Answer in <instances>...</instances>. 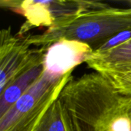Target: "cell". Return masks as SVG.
<instances>
[{
    "mask_svg": "<svg viewBox=\"0 0 131 131\" xmlns=\"http://www.w3.org/2000/svg\"><path fill=\"white\" fill-rule=\"evenodd\" d=\"M128 29H131V8H119L107 5L84 12L64 26L23 38L30 46H48L67 39L88 44L95 50L115 35Z\"/></svg>",
    "mask_w": 131,
    "mask_h": 131,
    "instance_id": "7a4b0ae2",
    "label": "cell"
},
{
    "mask_svg": "<svg viewBox=\"0 0 131 131\" xmlns=\"http://www.w3.org/2000/svg\"><path fill=\"white\" fill-rule=\"evenodd\" d=\"M58 100L65 131H131V96L98 72L71 77Z\"/></svg>",
    "mask_w": 131,
    "mask_h": 131,
    "instance_id": "6da1fadb",
    "label": "cell"
},
{
    "mask_svg": "<svg viewBox=\"0 0 131 131\" xmlns=\"http://www.w3.org/2000/svg\"><path fill=\"white\" fill-rule=\"evenodd\" d=\"M35 131H65L58 100L48 110Z\"/></svg>",
    "mask_w": 131,
    "mask_h": 131,
    "instance_id": "9c48e42d",
    "label": "cell"
},
{
    "mask_svg": "<svg viewBox=\"0 0 131 131\" xmlns=\"http://www.w3.org/2000/svg\"><path fill=\"white\" fill-rule=\"evenodd\" d=\"M86 63L91 68L102 74L131 71V39L106 51H94Z\"/></svg>",
    "mask_w": 131,
    "mask_h": 131,
    "instance_id": "ba28073f",
    "label": "cell"
},
{
    "mask_svg": "<svg viewBox=\"0 0 131 131\" xmlns=\"http://www.w3.org/2000/svg\"><path fill=\"white\" fill-rule=\"evenodd\" d=\"M71 77V73L61 76L44 70L41 78L0 118V131L36 130Z\"/></svg>",
    "mask_w": 131,
    "mask_h": 131,
    "instance_id": "3957f363",
    "label": "cell"
},
{
    "mask_svg": "<svg viewBox=\"0 0 131 131\" xmlns=\"http://www.w3.org/2000/svg\"><path fill=\"white\" fill-rule=\"evenodd\" d=\"M46 49L47 46L38 48L30 63L0 93V118L41 78L45 70L44 58Z\"/></svg>",
    "mask_w": 131,
    "mask_h": 131,
    "instance_id": "52a82bcc",
    "label": "cell"
},
{
    "mask_svg": "<svg viewBox=\"0 0 131 131\" xmlns=\"http://www.w3.org/2000/svg\"><path fill=\"white\" fill-rule=\"evenodd\" d=\"M130 39L131 29H128L115 35L114 36L108 39L107 41L103 43L101 45L97 47L95 50H94V51H97V52L106 51L112 48H114L117 46H120L121 45L128 41Z\"/></svg>",
    "mask_w": 131,
    "mask_h": 131,
    "instance_id": "8fae6325",
    "label": "cell"
},
{
    "mask_svg": "<svg viewBox=\"0 0 131 131\" xmlns=\"http://www.w3.org/2000/svg\"><path fill=\"white\" fill-rule=\"evenodd\" d=\"M2 7L13 11L25 18L18 37L35 28H53L64 26L74 20L81 14L99 9L107 5L95 1H2Z\"/></svg>",
    "mask_w": 131,
    "mask_h": 131,
    "instance_id": "277c9868",
    "label": "cell"
},
{
    "mask_svg": "<svg viewBox=\"0 0 131 131\" xmlns=\"http://www.w3.org/2000/svg\"><path fill=\"white\" fill-rule=\"evenodd\" d=\"M37 49H31L24 38L12 35L10 28L1 31L0 93L32 60Z\"/></svg>",
    "mask_w": 131,
    "mask_h": 131,
    "instance_id": "5b68a950",
    "label": "cell"
},
{
    "mask_svg": "<svg viewBox=\"0 0 131 131\" xmlns=\"http://www.w3.org/2000/svg\"><path fill=\"white\" fill-rule=\"evenodd\" d=\"M94 52L88 44L73 40L61 39L48 46L45 54V70L64 76L86 62Z\"/></svg>",
    "mask_w": 131,
    "mask_h": 131,
    "instance_id": "8992f818",
    "label": "cell"
},
{
    "mask_svg": "<svg viewBox=\"0 0 131 131\" xmlns=\"http://www.w3.org/2000/svg\"><path fill=\"white\" fill-rule=\"evenodd\" d=\"M103 75L110 81L120 94L127 96L131 95V71L123 74Z\"/></svg>",
    "mask_w": 131,
    "mask_h": 131,
    "instance_id": "30bf717a",
    "label": "cell"
}]
</instances>
